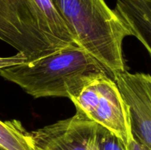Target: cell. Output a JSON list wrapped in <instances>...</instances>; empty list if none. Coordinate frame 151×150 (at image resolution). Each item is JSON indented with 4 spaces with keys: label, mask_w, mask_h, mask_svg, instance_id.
<instances>
[{
    "label": "cell",
    "mask_w": 151,
    "mask_h": 150,
    "mask_svg": "<svg viewBox=\"0 0 151 150\" xmlns=\"http://www.w3.org/2000/svg\"><path fill=\"white\" fill-rule=\"evenodd\" d=\"M0 40L28 61L79 46L51 0H0Z\"/></svg>",
    "instance_id": "6da1fadb"
},
{
    "label": "cell",
    "mask_w": 151,
    "mask_h": 150,
    "mask_svg": "<svg viewBox=\"0 0 151 150\" xmlns=\"http://www.w3.org/2000/svg\"><path fill=\"white\" fill-rule=\"evenodd\" d=\"M101 74H109L94 57L79 46L0 69L1 77L35 99L65 97L70 99Z\"/></svg>",
    "instance_id": "7a4b0ae2"
},
{
    "label": "cell",
    "mask_w": 151,
    "mask_h": 150,
    "mask_svg": "<svg viewBox=\"0 0 151 150\" xmlns=\"http://www.w3.org/2000/svg\"><path fill=\"white\" fill-rule=\"evenodd\" d=\"M78 44L94 57L112 78L126 71L124 40L131 36L105 0H51Z\"/></svg>",
    "instance_id": "3957f363"
},
{
    "label": "cell",
    "mask_w": 151,
    "mask_h": 150,
    "mask_svg": "<svg viewBox=\"0 0 151 150\" xmlns=\"http://www.w3.org/2000/svg\"><path fill=\"white\" fill-rule=\"evenodd\" d=\"M77 113L117 135L128 147L133 137L129 111L114 79L101 74L70 99Z\"/></svg>",
    "instance_id": "277c9868"
},
{
    "label": "cell",
    "mask_w": 151,
    "mask_h": 150,
    "mask_svg": "<svg viewBox=\"0 0 151 150\" xmlns=\"http://www.w3.org/2000/svg\"><path fill=\"white\" fill-rule=\"evenodd\" d=\"M97 124L83 115L73 116L31 132L34 150H99Z\"/></svg>",
    "instance_id": "5b68a950"
},
{
    "label": "cell",
    "mask_w": 151,
    "mask_h": 150,
    "mask_svg": "<svg viewBox=\"0 0 151 150\" xmlns=\"http://www.w3.org/2000/svg\"><path fill=\"white\" fill-rule=\"evenodd\" d=\"M113 79L128 106L133 135L151 150V75L126 70Z\"/></svg>",
    "instance_id": "8992f818"
},
{
    "label": "cell",
    "mask_w": 151,
    "mask_h": 150,
    "mask_svg": "<svg viewBox=\"0 0 151 150\" xmlns=\"http://www.w3.org/2000/svg\"><path fill=\"white\" fill-rule=\"evenodd\" d=\"M114 10L151 57V0H115Z\"/></svg>",
    "instance_id": "52a82bcc"
},
{
    "label": "cell",
    "mask_w": 151,
    "mask_h": 150,
    "mask_svg": "<svg viewBox=\"0 0 151 150\" xmlns=\"http://www.w3.org/2000/svg\"><path fill=\"white\" fill-rule=\"evenodd\" d=\"M0 148L4 150H34L31 132L18 120H0Z\"/></svg>",
    "instance_id": "ba28073f"
},
{
    "label": "cell",
    "mask_w": 151,
    "mask_h": 150,
    "mask_svg": "<svg viewBox=\"0 0 151 150\" xmlns=\"http://www.w3.org/2000/svg\"><path fill=\"white\" fill-rule=\"evenodd\" d=\"M96 139L99 150H129V147L117 135L99 124L96 131Z\"/></svg>",
    "instance_id": "9c48e42d"
},
{
    "label": "cell",
    "mask_w": 151,
    "mask_h": 150,
    "mask_svg": "<svg viewBox=\"0 0 151 150\" xmlns=\"http://www.w3.org/2000/svg\"><path fill=\"white\" fill-rule=\"evenodd\" d=\"M27 61L26 56L20 52H17L14 55L9 57H0V69L22 64Z\"/></svg>",
    "instance_id": "30bf717a"
},
{
    "label": "cell",
    "mask_w": 151,
    "mask_h": 150,
    "mask_svg": "<svg viewBox=\"0 0 151 150\" xmlns=\"http://www.w3.org/2000/svg\"><path fill=\"white\" fill-rule=\"evenodd\" d=\"M129 150H150L147 146L137 141L133 135L129 144Z\"/></svg>",
    "instance_id": "8fae6325"
},
{
    "label": "cell",
    "mask_w": 151,
    "mask_h": 150,
    "mask_svg": "<svg viewBox=\"0 0 151 150\" xmlns=\"http://www.w3.org/2000/svg\"><path fill=\"white\" fill-rule=\"evenodd\" d=\"M0 150H4V149H1V148H0Z\"/></svg>",
    "instance_id": "7c38bea8"
}]
</instances>
